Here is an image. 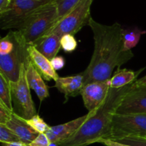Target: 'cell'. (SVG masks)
I'll return each mask as SVG.
<instances>
[{"label": "cell", "instance_id": "obj_24", "mask_svg": "<svg viewBox=\"0 0 146 146\" xmlns=\"http://www.w3.org/2000/svg\"><path fill=\"white\" fill-rule=\"evenodd\" d=\"M114 141L131 146H146V138L143 137H128Z\"/></svg>", "mask_w": 146, "mask_h": 146}, {"label": "cell", "instance_id": "obj_26", "mask_svg": "<svg viewBox=\"0 0 146 146\" xmlns=\"http://www.w3.org/2000/svg\"><path fill=\"white\" fill-rule=\"evenodd\" d=\"M50 141L46 133H39L29 146H48Z\"/></svg>", "mask_w": 146, "mask_h": 146}, {"label": "cell", "instance_id": "obj_34", "mask_svg": "<svg viewBox=\"0 0 146 146\" xmlns=\"http://www.w3.org/2000/svg\"><path fill=\"white\" fill-rule=\"evenodd\" d=\"M10 1H11V0H10Z\"/></svg>", "mask_w": 146, "mask_h": 146}, {"label": "cell", "instance_id": "obj_13", "mask_svg": "<svg viewBox=\"0 0 146 146\" xmlns=\"http://www.w3.org/2000/svg\"><path fill=\"white\" fill-rule=\"evenodd\" d=\"M5 125L19 137L21 143L27 145H29L39 134L27 123L25 119L14 113Z\"/></svg>", "mask_w": 146, "mask_h": 146}, {"label": "cell", "instance_id": "obj_2", "mask_svg": "<svg viewBox=\"0 0 146 146\" xmlns=\"http://www.w3.org/2000/svg\"><path fill=\"white\" fill-rule=\"evenodd\" d=\"M132 84L121 88H110L108 96L101 106L91 111L82 126L59 146H88L102 140L109 139L113 117Z\"/></svg>", "mask_w": 146, "mask_h": 146}, {"label": "cell", "instance_id": "obj_7", "mask_svg": "<svg viewBox=\"0 0 146 146\" xmlns=\"http://www.w3.org/2000/svg\"><path fill=\"white\" fill-rule=\"evenodd\" d=\"M11 98L14 113L25 120H29L36 114L35 106L31 95V88L26 74L25 64L21 65L19 79L11 82Z\"/></svg>", "mask_w": 146, "mask_h": 146}, {"label": "cell", "instance_id": "obj_27", "mask_svg": "<svg viewBox=\"0 0 146 146\" xmlns=\"http://www.w3.org/2000/svg\"><path fill=\"white\" fill-rule=\"evenodd\" d=\"M51 61V64L52 65L53 68H54L55 71H58V70L61 69L65 66V59L63 56H55L52 59L50 60Z\"/></svg>", "mask_w": 146, "mask_h": 146}, {"label": "cell", "instance_id": "obj_20", "mask_svg": "<svg viewBox=\"0 0 146 146\" xmlns=\"http://www.w3.org/2000/svg\"><path fill=\"white\" fill-rule=\"evenodd\" d=\"M81 1L82 0H55L54 2L56 4L58 11L56 23L72 11Z\"/></svg>", "mask_w": 146, "mask_h": 146}, {"label": "cell", "instance_id": "obj_18", "mask_svg": "<svg viewBox=\"0 0 146 146\" xmlns=\"http://www.w3.org/2000/svg\"><path fill=\"white\" fill-rule=\"evenodd\" d=\"M0 102L14 113L10 81L0 72Z\"/></svg>", "mask_w": 146, "mask_h": 146}, {"label": "cell", "instance_id": "obj_6", "mask_svg": "<svg viewBox=\"0 0 146 146\" xmlns=\"http://www.w3.org/2000/svg\"><path fill=\"white\" fill-rule=\"evenodd\" d=\"M93 1L94 0H82L46 34H55L61 37L65 34L75 35L84 26L88 25L91 18V7Z\"/></svg>", "mask_w": 146, "mask_h": 146}, {"label": "cell", "instance_id": "obj_30", "mask_svg": "<svg viewBox=\"0 0 146 146\" xmlns=\"http://www.w3.org/2000/svg\"><path fill=\"white\" fill-rule=\"evenodd\" d=\"M133 86H146V75L143 78L137 79L135 82L133 84Z\"/></svg>", "mask_w": 146, "mask_h": 146}, {"label": "cell", "instance_id": "obj_29", "mask_svg": "<svg viewBox=\"0 0 146 146\" xmlns=\"http://www.w3.org/2000/svg\"><path fill=\"white\" fill-rule=\"evenodd\" d=\"M10 2V0H0V13L4 12L8 8Z\"/></svg>", "mask_w": 146, "mask_h": 146}, {"label": "cell", "instance_id": "obj_19", "mask_svg": "<svg viewBox=\"0 0 146 146\" xmlns=\"http://www.w3.org/2000/svg\"><path fill=\"white\" fill-rule=\"evenodd\" d=\"M145 33V31H142L138 28L123 29L124 49L126 51H131L139 42L141 36Z\"/></svg>", "mask_w": 146, "mask_h": 146}, {"label": "cell", "instance_id": "obj_21", "mask_svg": "<svg viewBox=\"0 0 146 146\" xmlns=\"http://www.w3.org/2000/svg\"><path fill=\"white\" fill-rule=\"evenodd\" d=\"M27 123L38 133H46L50 126L39 116L38 115H35L32 118L29 120H26Z\"/></svg>", "mask_w": 146, "mask_h": 146}, {"label": "cell", "instance_id": "obj_14", "mask_svg": "<svg viewBox=\"0 0 146 146\" xmlns=\"http://www.w3.org/2000/svg\"><path fill=\"white\" fill-rule=\"evenodd\" d=\"M25 67L27 79L30 88L35 91L38 99L41 102L49 96L48 86L44 82V79L37 71L29 58L25 64Z\"/></svg>", "mask_w": 146, "mask_h": 146}, {"label": "cell", "instance_id": "obj_15", "mask_svg": "<svg viewBox=\"0 0 146 146\" xmlns=\"http://www.w3.org/2000/svg\"><path fill=\"white\" fill-rule=\"evenodd\" d=\"M55 82L56 88L64 94L66 98L68 97H76L81 94V89L84 86L82 74L71 76L59 77Z\"/></svg>", "mask_w": 146, "mask_h": 146}, {"label": "cell", "instance_id": "obj_5", "mask_svg": "<svg viewBox=\"0 0 146 146\" xmlns=\"http://www.w3.org/2000/svg\"><path fill=\"white\" fill-rule=\"evenodd\" d=\"M128 137L146 138V114H114L108 140L116 141Z\"/></svg>", "mask_w": 146, "mask_h": 146}, {"label": "cell", "instance_id": "obj_11", "mask_svg": "<svg viewBox=\"0 0 146 146\" xmlns=\"http://www.w3.org/2000/svg\"><path fill=\"white\" fill-rule=\"evenodd\" d=\"M89 115L90 114L88 113L86 115L76 118L66 123L50 126L49 129L46 133V135H47L50 142L61 143L72 136L82 126Z\"/></svg>", "mask_w": 146, "mask_h": 146}, {"label": "cell", "instance_id": "obj_9", "mask_svg": "<svg viewBox=\"0 0 146 146\" xmlns=\"http://www.w3.org/2000/svg\"><path fill=\"white\" fill-rule=\"evenodd\" d=\"M109 80L94 81L84 86L80 94L88 112L98 109L104 102L111 88Z\"/></svg>", "mask_w": 146, "mask_h": 146}, {"label": "cell", "instance_id": "obj_23", "mask_svg": "<svg viewBox=\"0 0 146 146\" xmlns=\"http://www.w3.org/2000/svg\"><path fill=\"white\" fill-rule=\"evenodd\" d=\"M61 48L66 53H71L75 51L77 47V41L74 35L65 34L61 38Z\"/></svg>", "mask_w": 146, "mask_h": 146}, {"label": "cell", "instance_id": "obj_33", "mask_svg": "<svg viewBox=\"0 0 146 146\" xmlns=\"http://www.w3.org/2000/svg\"><path fill=\"white\" fill-rule=\"evenodd\" d=\"M51 1H55V0H51Z\"/></svg>", "mask_w": 146, "mask_h": 146}, {"label": "cell", "instance_id": "obj_16", "mask_svg": "<svg viewBox=\"0 0 146 146\" xmlns=\"http://www.w3.org/2000/svg\"><path fill=\"white\" fill-rule=\"evenodd\" d=\"M61 36L55 34H46L36 41L33 46L44 56L51 60L56 56L61 48Z\"/></svg>", "mask_w": 146, "mask_h": 146}, {"label": "cell", "instance_id": "obj_31", "mask_svg": "<svg viewBox=\"0 0 146 146\" xmlns=\"http://www.w3.org/2000/svg\"><path fill=\"white\" fill-rule=\"evenodd\" d=\"M1 146H29L27 144L21 142L9 143H1Z\"/></svg>", "mask_w": 146, "mask_h": 146}, {"label": "cell", "instance_id": "obj_17", "mask_svg": "<svg viewBox=\"0 0 146 146\" xmlns=\"http://www.w3.org/2000/svg\"><path fill=\"white\" fill-rule=\"evenodd\" d=\"M143 70H139L138 71H134L132 70L120 69L118 68L114 73L113 76L109 80L110 86L112 88H121L126 86L132 84L136 81V78L140 73Z\"/></svg>", "mask_w": 146, "mask_h": 146}, {"label": "cell", "instance_id": "obj_32", "mask_svg": "<svg viewBox=\"0 0 146 146\" xmlns=\"http://www.w3.org/2000/svg\"><path fill=\"white\" fill-rule=\"evenodd\" d=\"M48 146H59V143H58L50 142V144Z\"/></svg>", "mask_w": 146, "mask_h": 146}, {"label": "cell", "instance_id": "obj_3", "mask_svg": "<svg viewBox=\"0 0 146 146\" xmlns=\"http://www.w3.org/2000/svg\"><path fill=\"white\" fill-rule=\"evenodd\" d=\"M17 30L10 31L0 41V72L11 82L19 79L21 65L29 58L27 48Z\"/></svg>", "mask_w": 146, "mask_h": 146}, {"label": "cell", "instance_id": "obj_10", "mask_svg": "<svg viewBox=\"0 0 146 146\" xmlns=\"http://www.w3.org/2000/svg\"><path fill=\"white\" fill-rule=\"evenodd\" d=\"M115 113L146 114V86L132 87L125 94Z\"/></svg>", "mask_w": 146, "mask_h": 146}, {"label": "cell", "instance_id": "obj_22", "mask_svg": "<svg viewBox=\"0 0 146 146\" xmlns=\"http://www.w3.org/2000/svg\"><path fill=\"white\" fill-rule=\"evenodd\" d=\"M0 142L1 143L21 142L19 137L4 124H0Z\"/></svg>", "mask_w": 146, "mask_h": 146}, {"label": "cell", "instance_id": "obj_28", "mask_svg": "<svg viewBox=\"0 0 146 146\" xmlns=\"http://www.w3.org/2000/svg\"><path fill=\"white\" fill-rule=\"evenodd\" d=\"M100 143H103L106 146H131L121 143H118L116 141H112V140H102L100 142Z\"/></svg>", "mask_w": 146, "mask_h": 146}, {"label": "cell", "instance_id": "obj_4", "mask_svg": "<svg viewBox=\"0 0 146 146\" xmlns=\"http://www.w3.org/2000/svg\"><path fill=\"white\" fill-rule=\"evenodd\" d=\"M57 17L56 4L51 1L30 14L17 30L27 45H33L55 25Z\"/></svg>", "mask_w": 146, "mask_h": 146}, {"label": "cell", "instance_id": "obj_25", "mask_svg": "<svg viewBox=\"0 0 146 146\" xmlns=\"http://www.w3.org/2000/svg\"><path fill=\"white\" fill-rule=\"evenodd\" d=\"M13 113H14L11 112L2 103L0 102V124L5 125Z\"/></svg>", "mask_w": 146, "mask_h": 146}, {"label": "cell", "instance_id": "obj_12", "mask_svg": "<svg viewBox=\"0 0 146 146\" xmlns=\"http://www.w3.org/2000/svg\"><path fill=\"white\" fill-rule=\"evenodd\" d=\"M27 51L29 58L44 80L48 81L54 80L56 81L59 78L56 71L54 70L51 65V61L41 54L34 46H29Z\"/></svg>", "mask_w": 146, "mask_h": 146}, {"label": "cell", "instance_id": "obj_8", "mask_svg": "<svg viewBox=\"0 0 146 146\" xmlns=\"http://www.w3.org/2000/svg\"><path fill=\"white\" fill-rule=\"evenodd\" d=\"M51 0H11L8 8L0 13L1 29H17L26 18Z\"/></svg>", "mask_w": 146, "mask_h": 146}, {"label": "cell", "instance_id": "obj_1", "mask_svg": "<svg viewBox=\"0 0 146 146\" xmlns=\"http://www.w3.org/2000/svg\"><path fill=\"white\" fill-rule=\"evenodd\" d=\"M88 26L94 34V51L88 67L81 73L84 85L111 79L115 68H119L133 57L131 50L124 49L121 24L105 25L91 17Z\"/></svg>", "mask_w": 146, "mask_h": 146}]
</instances>
